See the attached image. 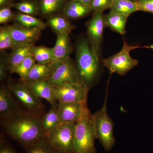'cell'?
<instances>
[{"label": "cell", "mask_w": 153, "mask_h": 153, "mask_svg": "<svg viewBox=\"0 0 153 153\" xmlns=\"http://www.w3.org/2000/svg\"><path fill=\"white\" fill-rule=\"evenodd\" d=\"M43 115L24 111L1 120L3 129L25 149L46 139L41 126Z\"/></svg>", "instance_id": "6da1fadb"}, {"label": "cell", "mask_w": 153, "mask_h": 153, "mask_svg": "<svg viewBox=\"0 0 153 153\" xmlns=\"http://www.w3.org/2000/svg\"><path fill=\"white\" fill-rule=\"evenodd\" d=\"M76 51V65L79 77L82 83L89 89L99 72V57L86 39L78 41Z\"/></svg>", "instance_id": "7a4b0ae2"}, {"label": "cell", "mask_w": 153, "mask_h": 153, "mask_svg": "<svg viewBox=\"0 0 153 153\" xmlns=\"http://www.w3.org/2000/svg\"><path fill=\"white\" fill-rule=\"evenodd\" d=\"M96 139L93 114L89 112L76 123L74 153H96Z\"/></svg>", "instance_id": "3957f363"}, {"label": "cell", "mask_w": 153, "mask_h": 153, "mask_svg": "<svg viewBox=\"0 0 153 153\" xmlns=\"http://www.w3.org/2000/svg\"><path fill=\"white\" fill-rule=\"evenodd\" d=\"M108 90L107 88L103 105L93 114V116L97 139L100 142L105 150L109 152L114 146L115 140L114 134L113 122L107 112Z\"/></svg>", "instance_id": "277c9868"}, {"label": "cell", "mask_w": 153, "mask_h": 153, "mask_svg": "<svg viewBox=\"0 0 153 153\" xmlns=\"http://www.w3.org/2000/svg\"><path fill=\"white\" fill-rule=\"evenodd\" d=\"M76 122L61 123L46 135V140L59 153H74Z\"/></svg>", "instance_id": "5b68a950"}, {"label": "cell", "mask_w": 153, "mask_h": 153, "mask_svg": "<svg viewBox=\"0 0 153 153\" xmlns=\"http://www.w3.org/2000/svg\"><path fill=\"white\" fill-rule=\"evenodd\" d=\"M140 47L139 45H128L124 41L123 47L119 52L108 58L102 59L103 66L109 70L111 75L117 73L123 76L138 64V60L133 58L130 52L131 50Z\"/></svg>", "instance_id": "8992f818"}, {"label": "cell", "mask_w": 153, "mask_h": 153, "mask_svg": "<svg viewBox=\"0 0 153 153\" xmlns=\"http://www.w3.org/2000/svg\"><path fill=\"white\" fill-rule=\"evenodd\" d=\"M54 96L57 103H87L89 89L82 84L66 83L54 86Z\"/></svg>", "instance_id": "52a82bcc"}, {"label": "cell", "mask_w": 153, "mask_h": 153, "mask_svg": "<svg viewBox=\"0 0 153 153\" xmlns=\"http://www.w3.org/2000/svg\"><path fill=\"white\" fill-rule=\"evenodd\" d=\"M18 100L27 110V111L37 114H42L44 105L41 100L38 98L24 82L20 81L11 84L8 88Z\"/></svg>", "instance_id": "ba28073f"}, {"label": "cell", "mask_w": 153, "mask_h": 153, "mask_svg": "<svg viewBox=\"0 0 153 153\" xmlns=\"http://www.w3.org/2000/svg\"><path fill=\"white\" fill-rule=\"evenodd\" d=\"M48 80L53 87L66 83L83 84L79 77L76 65L70 57L57 66Z\"/></svg>", "instance_id": "9c48e42d"}, {"label": "cell", "mask_w": 153, "mask_h": 153, "mask_svg": "<svg viewBox=\"0 0 153 153\" xmlns=\"http://www.w3.org/2000/svg\"><path fill=\"white\" fill-rule=\"evenodd\" d=\"M86 25L89 44L96 55L99 57L103 30L105 27L103 13H93V16Z\"/></svg>", "instance_id": "30bf717a"}, {"label": "cell", "mask_w": 153, "mask_h": 153, "mask_svg": "<svg viewBox=\"0 0 153 153\" xmlns=\"http://www.w3.org/2000/svg\"><path fill=\"white\" fill-rule=\"evenodd\" d=\"M15 47L19 46H34L41 35L42 30L38 28L25 27L17 24L8 26Z\"/></svg>", "instance_id": "8fae6325"}, {"label": "cell", "mask_w": 153, "mask_h": 153, "mask_svg": "<svg viewBox=\"0 0 153 153\" xmlns=\"http://www.w3.org/2000/svg\"><path fill=\"white\" fill-rule=\"evenodd\" d=\"M58 103V111L61 123L77 122L90 112L87 103L68 102Z\"/></svg>", "instance_id": "7c38bea8"}, {"label": "cell", "mask_w": 153, "mask_h": 153, "mask_svg": "<svg viewBox=\"0 0 153 153\" xmlns=\"http://www.w3.org/2000/svg\"><path fill=\"white\" fill-rule=\"evenodd\" d=\"M23 111L12 96L8 88L2 87L0 89V117L1 120L13 116Z\"/></svg>", "instance_id": "4fadbf2b"}, {"label": "cell", "mask_w": 153, "mask_h": 153, "mask_svg": "<svg viewBox=\"0 0 153 153\" xmlns=\"http://www.w3.org/2000/svg\"><path fill=\"white\" fill-rule=\"evenodd\" d=\"M23 82L28 86L30 90L38 98L41 100H45L51 105L57 103L54 96L53 87L48 80Z\"/></svg>", "instance_id": "5bb4252c"}, {"label": "cell", "mask_w": 153, "mask_h": 153, "mask_svg": "<svg viewBox=\"0 0 153 153\" xmlns=\"http://www.w3.org/2000/svg\"><path fill=\"white\" fill-rule=\"evenodd\" d=\"M54 62L60 64L70 57L72 50L69 34H58L52 48Z\"/></svg>", "instance_id": "9a60e30c"}, {"label": "cell", "mask_w": 153, "mask_h": 153, "mask_svg": "<svg viewBox=\"0 0 153 153\" xmlns=\"http://www.w3.org/2000/svg\"><path fill=\"white\" fill-rule=\"evenodd\" d=\"M59 64L52 62L46 64L36 63L25 79L20 81L25 82L38 80H48Z\"/></svg>", "instance_id": "2e32d148"}, {"label": "cell", "mask_w": 153, "mask_h": 153, "mask_svg": "<svg viewBox=\"0 0 153 153\" xmlns=\"http://www.w3.org/2000/svg\"><path fill=\"white\" fill-rule=\"evenodd\" d=\"M91 12L89 6L73 0H70L63 8V15L68 19H81L89 15Z\"/></svg>", "instance_id": "e0dca14e"}, {"label": "cell", "mask_w": 153, "mask_h": 153, "mask_svg": "<svg viewBox=\"0 0 153 153\" xmlns=\"http://www.w3.org/2000/svg\"><path fill=\"white\" fill-rule=\"evenodd\" d=\"M128 17L110 12L106 15H103L105 27L110 28L115 32L121 35L126 33V26Z\"/></svg>", "instance_id": "ac0fdd59"}, {"label": "cell", "mask_w": 153, "mask_h": 153, "mask_svg": "<svg viewBox=\"0 0 153 153\" xmlns=\"http://www.w3.org/2000/svg\"><path fill=\"white\" fill-rule=\"evenodd\" d=\"M33 46H19L13 49L6 60L8 70L17 66L28 56L31 55V50Z\"/></svg>", "instance_id": "d6986e66"}, {"label": "cell", "mask_w": 153, "mask_h": 153, "mask_svg": "<svg viewBox=\"0 0 153 153\" xmlns=\"http://www.w3.org/2000/svg\"><path fill=\"white\" fill-rule=\"evenodd\" d=\"M47 25L53 31L58 34H70L75 27L71 24L69 19L63 16H55L50 17Z\"/></svg>", "instance_id": "ffe728a7"}, {"label": "cell", "mask_w": 153, "mask_h": 153, "mask_svg": "<svg viewBox=\"0 0 153 153\" xmlns=\"http://www.w3.org/2000/svg\"><path fill=\"white\" fill-rule=\"evenodd\" d=\"M61 123L58 111V103H57L51 105L50 109L42 117L41 126L45 136Z\"/></svg>", "instance_id": "44dd1931"}, {"label": "cell", "mask_w": 153, "mask_h": 153, "mask_svg": "<svg viewBox=\"0 0 153 153\" xmlns=\"http://www.w3.org/2000/svg\"><path fill=\"white\" fill-rule=\"evenodd\" d=\"M109 10L111 12L129 17L138 11L136 2L131 0H112Z\"/></svg>", "instance_id": "7402d4cb"}, {"label": "cell", "mask_w": 153, "mask_h": 153, "mask_svg": "<svg viewBox=\"0 0 153 153\" xmlns=\"http://www.w3.org/2000/svg\"><path fill=\"white\" fill-rule=\"evenodd\" d=\"M13 20L15 24L25 27L38 28L43 30L47 27V24L41 19H37L31 15L20 13L15 15Z\"/></svg>", "instance_id": "603a6c76"}, {"label": "cell", "mask_w": 153, "mask_h": 153, "mask_svg": "<svg viewBox=\"0 0 153 153\" xmlns=\"http://www.w3.org/2000/svg\"><path fill=\"white\" fill-rule=\"evenodd\" d=\"M31 55L37 63L46 64L54 62L52 48L33 46L31 50Z\"/></svg>", "instance_id": "cb8c5ba5"}, {"label": "cell", "mask_w": 153, "mask_h": 153, "mask_svg": "<svg viewBox=\"0 0 153 153\" xmlns=\"http://www.w3.org/2000/svg\"><path fill=\"white\" fill-rule=\"evenodd\" d=\"M65 0H41L39 10L42 15L50 16L64 8Z\"/></svg>", "instance_id": "d4e9b609"}, {"label": "cell", "mask_w": 153, "mask_h": 153, "mask_svg": "<svg viewBox=\"0 0 153 153\" xmlns=\"http://www.w3.org/2000/svg\"><path fill=\"white\" fill-rule=\"evenodd\" d=\"M36 63V60L33 56L30 55L22 63L10 69L9 71L11 73H15L19 75L20 77V79H24L27 76Z\"/></svg>", "instance_id": "484cf974"}, {"label": "cell", "mask_w": 153, "mask_h": 153, "mask_svg": "<svg viewBox=\"0 0 153 153\" xmlns=\"http://www.w3.org/2000/svg\"><path fill=\"white\" fill-rule=\"evenodd\" d=\"M13 6L16 10L22 13L35 16L38 13L39 7L36 3L30 1H25L13 4Z\"/></svg>", "instance_id": "4316f807"}, {"label": "cell", "mask_w": 153, "mask_h": 153, "mask_svg": "<svg viewBox=\"0 0 153 153\" xmlns=\"http://www.w3.org/2000/svg\"><path fill=\"white\" fill-rule=\"evenodd\" d=\"M27 153H59L45 140L26 148Z\"/></svg>", "instance_id": "83f0119b"}, {"label": "cell", "mask_w": 153, "mask_h": 153, "mask_svg": "<svg viewBox=\"0 0 153 153\" xmlns=\"http://www.w3.org/2000/svg\"><path fill=\"white\" fill-rule=\"evenodd\" d=\"M15 47L13 38L8 27H1L0 30V50L1 52Z\"/></svg>", "instance_id": "f1b7e54d"}, {"label": "cell", "mask_w": 153, "mask_h": 153, "mask_svg": "<svg viewBox=\"0 0 153 153\" xmlns=\"http://www.w3.org/2000/svg\"><path fill=\"white\" fill-rule=\"evenodd\" d=\"M112 0H92L90 6L91 12H103L109 9L111 5Z\"/></svg>", "instance_id": "f546056e"}, {"label": "cell", "mask_w": 153, "mask_h": 153, "mask_svg": "<svg viewBox=\"0 0 153 153\" xmlns=\"http://www.w3.org/2000/svg\"><path fill=\"white\" fill-rule=\"evenodd\" d=\"M15 15H14L10 7H4L0 9V24H5L13 19Z\"/></svg>", "instance_id": "4dcf8cb0"}, {"label": "cell", "mask_w": 153, "mask_h": 153, "mask_svg": "<svg viewBox=\"0 0 153 153\" xmlns=\"http://www.w3.org/2000/svg\"><path fill=\"white\" fill-rule=\"evenodd\" d=\"M138 11H143L153 14V0H137Z\"/></svg>", "instance_id": "1f68e13d"}, {"label": "cell", "mask_w": 153, "mask_h": 153, "mask_svg": "<svg viewBox=\"0 0 153 153\" xmlns=\"http://www.w3.org/2000/svg\"><path fill=\"white\" fill-rule=\"evenodd\" d=\"M7 69H8L6 60L4 61L3 60H1L0 63V79L3 81L5 79L7 76Z\"/></svg>", "instance_id": "d6a6232c"}, {"label": "cell", "mask_w": 153, "mask_h": 153, "mask_svg": "<svg viewBox=\"0 0 153 153\" xmlns=\"http://www.w3.org/2000/svg\"><path fill=\"white\" fill-rule=\"evenodd\" d=\"M0 153H16L15 151L8 145L4 143H1Z\"/></svg>", "instance_id": "836d02e7"}, {"label": "cell", "mask_w": 153, "mask_h": 153, "mask_svg": "<svg viewBox=\"0 0 153 153\" xmlns=\"http://www.w3.org/2000/svg\"><path fill=\"white\" fill-rule=\"evenodd\" d=\"M13 0H0V7H10L12 5Z\"/></svg>", "instance_id": "e575fe53"}, {"label": "cell", "mask_w": 153, "mask_h": 153, "mask_svg": "<svg viewBox=\"0 0 153 153\" xmlns=\"http://www.w3.org/2000/svg\"><path fill=\"white\" fill-rule=\"evenodd\" d=\"M73 1H78L80 2L83 3L86 5L90 7L92 0H73Z\"/></svg>", "instance_id": "d590c367"}, {"label": "cell", "mask_w": 153, "mask_h": 153, "mask_svg": "<svg viewBox=\"0 0 153 153\" xmlns=\"http://www.w3.org/2000/svg\"><path fill=\"white\" fill-rule=\"evenodd\" d=\"M144 48H148V49H150L153 50V45H149V46H145L144 47Z\"/></svg>", "instance_id": "8d00e7d4"}, {"label": "cell", "mask_w": 153, "mask_h": 153, "mask_svg": "<svg viewBox=\"0 0 153 153\" xmlns=\"http://www.w3.org/2000/svg\"><path fill=\"white\" fill-rule=\"evenodd\" d=\"M131 1H133L136 2L137 0H131Z\"/></svg>", "instance_id": "74e56055"}]
</instances>
